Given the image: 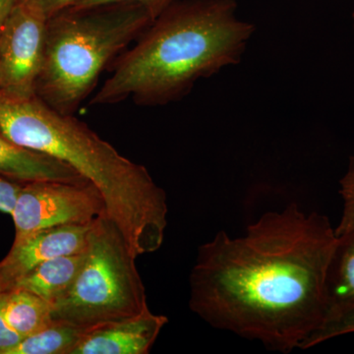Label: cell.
<instances>
[{
  "instance_id": "obj_1",
  "label": "cell",
  "mask_w": 354,
  "mask_h": 354,
  "mask_svg": "<svg viewBox=\"0 0 354 354\" xmlns=\"http://www.w3.org/2000/svg\"><path fill=\"white\" fill-rule=\"evenodd\" d=\"M337 236L329 218L292 203L241 236L218 232L198 248L189 307L216 329L288 353L328 317L327 279Z\"/></svg>"
},
{
  "instance_id": "obj_2",
  "label": "cell",
  "mask_w": 354,
  "mask_h": 354,
  "mask_svg": "<svg viewBox=\"0 0 354 354\" xmlns=\"http://www.w3.org/2000/svg\"><path fill=\"white\" fill-rule=\"evenodd\" d=\"M235 0H174L114 62L91 104L131 99L139 106L179 101L202 78L241 62L255 26L239 20Z\"/></svg>"
},
{
  "instance_id": "obj_3",
  "label": "cell",
  "mask_w": 354,
  "mask_h": 354,
  "mask_svg": "<svg viewBox=\"0 0 354 354\" xmlns=\"http://www.w3.org/2000/svg\"><path fill=\"white\" fill-rule=\"evenodd\" d=\"M0 130L18 145L68 165L92 183L136 257L162 245L169 214L167 193L144 165L121 155L87 124L57 113L37 95L0 92Z\"/></svg>"
},
{
  "instance_id": "obj_4",
  "label": "cell",
  "mask_w": 354,
  "mask_h": 354,
  "mask_svg": "<svg viewBox=\"0 0 354 354\" xmlns=\"http://www.w3.org/2000/svg\"><path fill=\"white\" fill-rule=\"evenodd\" d=\"M153 21L145 7L132 2L68 8L51 16L37 97L57 113L73 115L109 62Z\"/></svg>"
},
{
  "instance_id": "obj_5",
  "label": "cell",
  "mask_w": 354,
  "mask_h": 354,
  "mask_svg": "<svg viewBox=\"0 0 354 354\" xmlns=\"http://www.w3.org/2000/svg\"><path fill=\"white\" fill-rule=\"evenodd\" d=\"M136 258L115 223L97 218L73 283L50 304L53 321L88 332L149 310Z\"/></svg>"
},
{
  "instance_id": "obj_6",
  "label": "cell",
  "mask_w": 354,
  "mask_h": 354,
  "mask_svg": "<svg viewBox=\"0 0 354 354\" xmlns=\"http://www.w3.org/2000/svg\"><path fill=\"white\" fill-rule=\"evenodd\" d=\"M106 215L104 198L91 183L22 184L10 215L15 225L13 243L44 228L88 225Z\"/></svg>"
},
{
  "instance_id": "obj_7",
  "label": "cell",
  "mask_w": 354,
  "mask_h": 354,
  "mask_svg": "<svg viewBox=\"0 0 354 354\" xmlns=\"http://www.w3.org/2000/svg\"><path fill=\"white\" fill-rule=\"evenodd\" d=\"M48 18L26 0L0 29V92L13 97L36 95L44 57Z\"/></svg>"
},
{
  "instance_id": "obj_8",
  "label": "cell",
  "mask_w": 354,
  "mask_h": 354,
  "mask_svg": "<svg viewBox=\"0 0 354 354\" xmlns=\"http://www.w3.org/2000/svg\"><path fill=\"white\" fill-rule=\"evenodd\" d=\"M95 221L44 228L13 243L10 252L0 262L2 277L11 288L16 279L46 261L84 252Z\"/></svg>"
},
{
  "instance_id": "obj_9",
  "label": "cell",
  "mask_w": 354,
  "mask_h": 354,
  "mask_svg": "<svg viewBox=\"0 0 354 354\" xmlns=\"http://www.w3.org/2000/svg\"><path fill=\"white\" fill-rule=\"evenodd\" d=\"M167 322V316L149 309L133 318L88 330L72 354H148Z\"/></svg>"
},
{
  "instance_id": "obj_10",
  "label": "cell",
  "mask_w": 354,
  "mask_h": 354,
  "mask_svg": "<svg viewBox=\"0 0 354 354\" xmlns=\"http://www.w3.org/2000/svg\"><path fill=\"white\" fill-rule=\"evenodd\" d=\"M0 176L19 184L41 181L88 183L57 158L16 144L0 130Z\"/></svg>"
},
{
  "instance_id": "obj_11",
  "label": "cell",
  "mask_w": 354,
  "mask_h": 354,
  "mask_svg": "<svg viewBox=\"0 0 354 354\" xmlns=\"http://www.w3.org/2000/svg\"><path fill=\"white\" fill-rule=\"evenodd\" d=\"M84 258L85 251L46 261L16 279L11 288L30 291L53 304L73 283Z\"/></svg>"
},
{
  "instance_id": "obj_12",
  "label": "cell",
  "mask_w": 354,
  "mask_h": 354,
  "mask_svg": "<svg viewBox=\"0 0 354 354\" xmlns=\"http://www.w3.org/2000/svg\"><path fill=\"white\" fill-rule=\"evenodd\" d=\"M327 321L354 308V232L337 236L326 279ZM325 322V323H326Z\"/></svg>"
},
{
  "instance_id": "obj_13",
  "label": "cell",
  "mask_w": 354,
  "mask_h": 354,
  "mask_svg": "<svg viewBox=\"0 0 354 354\" xmlns=\"http://www.w3.org/2000/svg\"><path fill=\"white\" fill-rule=\"evenodd\" d=\"M2 310L7 322L23 337L53 322L50 304L21 288H10L4 292Z\"/></svg>"
},
{
  "instance_id": "obj_14",
  "label": "cell",
  "mask_w": 354,
  "mask_h": 354,
  "mask_svg": "<svg viewBox=\"0 0 354 354\" xmlns=\"http://www.w3.org/2000/svg\"><path fill=\"white\" fill-rule=\"evenodd\" d=\"M86 333L70 324L53 321L24 337L9 354H72Z\"/></svg>"
},
{
  "instance_id": "obj_15",
  "label": "cell",
  "mask_w": 354,
  "mask_h": 354,
  "mask_svg": "<svg viewBox=\"0 0 354 354\" xmlns=\"http://www.w3.org/2000/svg\"><path fill=\"white\" fill-rule=\"evenodd\" d=\"M339 186L344 208L341 221L335 227L337 236L354 232V157L349 158L348 169L339 180Z\"/></svg>"
},
{
  "instance_id": "obj_16",
  "label": "cell",
  "mask_w": 354,
  "mask_h": 354,
  "mask_svg": "<svg viewBox=\"0 0 354 354\" xmlns=\"http://www.w3.org/2000/svg\"><path fill=\"white\" fill-rule=\"evenodd\" d=\"M353 333H354V308L327 321L320 329L310 335L302 349L310 348L334 337L353 334Z\"/></svg>"
},
{
  "instance_id": "obj_17",
  "label": "cell",
  "mask_w": 354,
  "mask_h": 354,
  "mask_svg": "<svg viewBox=\"0 0 354 354\" xmlns=\"http://www.w3.org/2000/svg\"><path fill=\"white\" fill-rule=\"evenodd\" d=\"M174 1V0H79L77 3L70 7V8H86V7L104 6V4L132 2V3L141 4L142 6L145 7L147 10L152 15L153 19L155 20Z\"/></svg>"
},
{
  "instance_id": "obj_18",
  "label": "cell",
  "mask_w": 354,
  "mask_h": 354,
  "mask_svg": "<svg viewBox=\"0 0 354 354\" xmlns=\"http://www.w3.org/2000/svg\"><path fill=\"white\" fill-rule=\"evenodd\" d=\"M4 292L0 293V354H9L24 337L18 334L7 322L2 310Z\"/></svg>"
},
{
  "instance_id": "obj_19",
  "label": "cell",
  "mask_w": 354,
  "mask_h": 354,
  "mask_svg": "<svg viewBox=\"0 0 354 354\" xmlns=\"http://www.w3.org/2000/svg\"><path fill=\"white\" fill-rule=\"evenodd\" d=\"M21 185L0 176V212L11 215Z\"/></svg>"
},
{
  "instance_id": "obj_20",
  "label": "cell",
  "mask_w": 354,
  "mask_h": 354,
  "mask_svg": "<svg viewBox=\"0 0 354 354\" xmlns=\"http://www.w3.org/2000/svg\"><path fill=\"white\" fill-rule=\"evenodd\" d=\"M43 10L46 17L50 19L51 16L70 8L79 0H32Z\"/></svg>"
},
{
  "instance_id": "obj_21",
  "label": "cell",
  "mask_w": 354,
  "mask_h": 354,
  "mask_svg": "<svg viewBox=\"0 0 354 354\" xmlns=\"http://www.w3.org/2000/svg\"><path fill=\"white\" fill-rule=\"evenodd\" d=\"M25 1L26 0H0V29L6 24L11 14Z\"/></svg>"
},
{
  "instance_id": "obj_22",
  "label": "cell",
  "mask_w": 354,
  "mask_h": 354,
  "mask_svg": "<svg viewBox=\"0 0 354 354\" xmlns=\"http://www.w3.org/2000/svg\"><path fill=\"white\" fill-rule=\"evenodd\" d=\"M9 290H10V286L7 283L6 279L2 277L1 272H0V293Z\"/></svg>"
},
{
  "instance_id": "obj_23",
  "label": "cell",
  "mask_w": 354,
  "mask_h": 354,
  "mask_svg": "<svg viewBox=\"0 0 354 354\" xmlns=\"http://www.w3.org/2000/svg\"><path fill=\"white\" fill-rule=\"evenodd\" d=\"M353 27H354V12H353Z\"/></svg>"
}]
</instances>
